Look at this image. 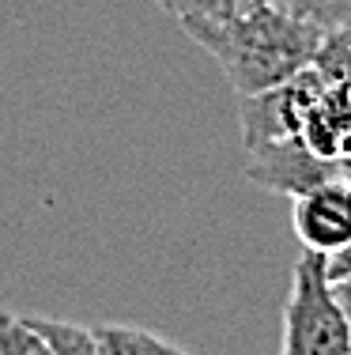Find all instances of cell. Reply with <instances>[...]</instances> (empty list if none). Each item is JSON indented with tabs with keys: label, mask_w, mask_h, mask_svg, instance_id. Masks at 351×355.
<instances>
[{
	"label": "cell",
	"mask_w": 351,
	"mask_h": 355,
	"mask_svg": "<svg viewBox=\"0 0 351 355\" xmlns=\"http://www.w3.org/2000/svg\"><path fill=\"white\" fill-rule=\"evenodd\" d=\"M186 35L219 61L234 95L242 98L280 87L310 69L325 27L280 4L234 12L227 19L186 23Z\"/></svg>",
	"instance_id": "cell-1"
},
{
	"label": "cell",
	"mask_w": 351,
	"mask_h": 355,
	"mask_svg": "<svg viewBox=\"0 0 351 355\" xmlns=\"http://www.w3.org/2000/svg\"><path fill=\"white\" fill-rule=\"evenodd\" d=\"M280 355H351V321L336 302L329 257L321 253L303 250L291 268Z\"/></svg>",
	"instance_id": "cell-2"
},
{
	"label": "cell",
	"mask_w": 351,
	"mask_h": 355,
	"mask_svg": "<svg viewBox=\"0 0 351 355\" xmlns=\"http://www.w3.org/2000/svg\"><path fill=\"white\" fill-rule=\"evenodd\" d=\"M321 87H325V80L314 69H306V72H298L295 80L280 83V87L257 91V95H242L238 98L242 144H246V148H257V144L303 137L306 110L314 106V98Z\"/></svg>",
	"instance_id": "cell-3"
},
{
	"label": "cell",
	"mask_w": 351,
	"mask_h": 355,
	"mask_svg": "<svg viewBox=\"0 0 351 355\" xmlns=\"http://www.w3.org/2000/svg\"><path fill=\"white\" fill-rule=\"evenodd\" d=\"M246 178L264 193H283V197H303V193L317 189V185L340 178V163L314 155L303 137L291 140H272L246 148Z\"/></svg>",
	"instance_id": "cell-4"
},
{
	"label": "cell",
	"mask_w": 351,
	"mask_h": 355,
	"mask_svg": "<svg viewBox=\"0 0 351 355\" xmlns=\"http://www.w3.org/2000/svg\"><path fill=\"white\" fill-rule=\"evenodd\" d=\"M291 227L310 253L336 257L351 246V182L344 174L295 197Z\"/></svg>",
	"instance_id": "cell-5"
},
{
	"label": "cell",
	"mask_w": 351,
	"mask_h": 355,
	"mask_svg": "<svg viewBox=\"0 0 351 355\" xmlns=\"http://www.w3.org/2000/svg\"><path fill=\"white\" fill-rule=\"evenodd\" d=\"M303 140L314 155L329 159V163L344 166V159H351V91L348 87L325 83L317 91L314 106L306 110Z\"/></svg>",
	"instance_id": "cell-6"
},
{
	"label": "cell",
	"mask_w": 351,
	"mask_h": 355,
	"mask_svg": "<svg viewBox=\"0 0 351 355\" xmlns=\"http://www.w3.org/2000/svg\"><path fill=\"white\" fill-rule=\"evenodd\" d=\"M95 340H98V355H193L136 325H98Z\"/></svg>",
	"instance_id": "cell-7"
},
{
	"label": "cell",
	"mask_w": 351,
	"mask_h": 355,
	"mask_svg": "<svg viewBox=\"0 0 351 355\" xmlns=\"http://www.w3.org/2000/svg\"><path fill=\"white\" fill-rule=\"evenodd\" d=\"M310 69L332 87L351 91V27H332L321 35V46L314 53Z\"/></svg>",
	"instance_id": "cell-8"
},
{
	"label": "cell",
	"mask_w": 351,
	"mask_h": 355,
	"mask_svg": "<svg viewBox=\"0 0 351 355\" xmlns=\"http://www.w3.org/2000/svg\"><path fill=\"white\" fill-rule=\"evenodd\" d=\"M27 321L42 333V340L49 344L53 355H98L95 329L72 325V321H57V318H27Z\"/></svg>",
	"instance_id": "cell-9"
},
{
	"label": "cell",
	"mask_w": 351,
	"mask_h": 355,
	"mask_svg": "<svg viewBox=\"0 0 351 355\" xmlns=\"http://www.w3.org/2000/svg\"><path fill=\"white\" fill-rule=\"evenodd\" d=\"M0 355H53V352L23 314L0 310Z\"/></svg>",
	"instance_id": "cell-10"
},
{
	"label": "cell",
	"mask_w": 351,
	"mask_h": 355,
	"mask_svg": "<svg viewBox=\"0 0 351 355\" xmlns=\"http://www.w3.org/2000/svg\"><path fill=\"white\" fill-rule=\"evenodd\" d=\"M155 4L166 8L181 27L200 19H227V15L238 12V0H155Z\"/></svg>",
	"instance_id": "cell-11"
},
{
	"label": "cell",
	"mask_w": 351,
	"mask_h": 355,
	"mask_svg": "<svg viewBox=\"0 0 351 355\" xmlns=\"http://www.w3.org/2000/svg\"><path fill=\"white\" fill-rule=\"evenodd\" d=\"M317 23H321L325 31H332V27H351V0H325Z\"/></svg>",
	"instance_id": "cell-12"
},
{
	"label": "cell",
	"mask_w": 351,
	"mask_h": 355,
	"mask_svg": "<svg viewBox=\"0 0 351 355\" xmlns=\"http://www.w3.org/2000/svg\"><path fill=\"white\" fill-rule=\"evenodd\" d=\"M340 171H344V178L351 182V159H344V166H340ZM348 272H351V246H348L344 253H336V257H329V280H332V284L344 280Z\"/></svg>",
	"instance_id": "cell-13"
},
{
	"label": "cell",
	"mask_w": 351,
	"mask_h": 355,
	"mask_svg": "<svg viewBox=\"0 0 351 355\" xmlns=\"http://www.w3.org/2000/svg\"><path fill=\"white\" fill-rule=\"evenodd\" d=\"M287 8H291L295 15H303V19H314V23H317V15H321L325 0H287Z\"/></svg>",
	"instance_id": "cell-14"
},
{
	"label": "cell",
	"mask_w": 351,
	"mask_h": 355,
	"mask_svg": "<svg viewBox=\"0 0 351 355\" xmlns=\"http://www.w3.org/2000/svg\"><path fill=\"white\" fill-rule=\"evenodd\" d=\"M332 291H336V302L344 306V314H348V321H351V272L344 276V280L332 284Z\"/></svg>",
	"instance_id": "cell-15"
},
{
	"label": "cell",
	"mask_w": 351,
	"mask_h": 355,
	"mask_svg": "<svg viewBox=\"0 0 351 355\" xmlns=\"http://www.w3.org/2000/svg\"><path fill=\"white\" fill-rule=\"evenodd\" d=\"M287 0H238V12H249V8H280Z\"/></svg>",
	"instance_id": "cell-16"
}]
</instances>
